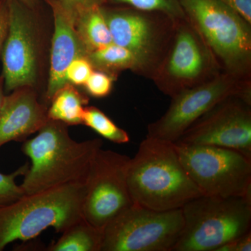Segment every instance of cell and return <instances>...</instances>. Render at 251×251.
<instances>
[{"label":"cell","instance_id":"6da1fadb","mask_svg":"<svg viewBox=\"0 0 251 251\" xmlns=\"http://www.w3.org/2000/svg\"><path fill=\"white\" fill-rule=\"evenodd\" d=\"M102 147L99 138L75 141L67 125L49 119L34 138L23 143V152L30 158L31 166L21 186L25 195H30L63 185L85 183Z\"/></svg>","mask_w":251,"mask_h":251},{"label":"cell","instance_id":"7a4b0ae2","mask_svg":"<svg viewBox=\"0 0 251 251\" xmlns=\"http://www.w3.org/2000/svg\"><path fill=\"white\" fill-rule=\"evenodd\" d=\"M133 204L157 211L181 209L202 196L181 164L174 143L147 137L127 173Z\"/></svg>","mask_w":251,"mask_h":251},{"label":"cell","instance_id":"3957f363","mask_svg":"<svg viewBox=\"0 0 251 251\" xmlns=\"http://www.w3.org/2000/svg\"><path fill=\"white\" fill-rule=\"evenodd\" d=\"M85 183L63 185L0 206V251L16 240H30L49 227L62 233L82 219Z\"/></svg>","mask_w":251,"mask_h":251},{"label":"cell","instance_id":"277c9868","mask_svg":"<svg viewBox=\"0 0 251 251\" xmlns=\"http://www.w3.org/2000/svg\"><path fill=\"white\" fill-rule=\"evenodd\" d=\"M180 4L222 72L251 80V24L219 0H180Z\"/></svg>","mask_w":251,"mask_h":251},{"label":"cell","instance_id":"5b68a950","mask_svg":"<svg viewBox=\"0 0 251 251\" xmlns=\"http://www.w3.org/2000/svg\"><path fill=\"white\" fill-rule=\"evenodd\" d=\"M184 228L173 251H216L251 230V197L202 196L182 208Z\"/></svg>","mask_w":251,"mask_h":251},{"label":"cell","instance_id":"8992f818","mask_svg":"<svg viewBox=\"0 0 251 251\" xmlns=\"http://www.w3.org/2000/svg\"><path fill=\"white\" fill-rule=\"evenodd\" d=\"M112 43L134 54L138 75L151 80L164 57L176 20L158 11L102 5Z\"/></svg>","mask_w":251,"mask_h":251},{"label":"cell","instance_id":"52a82bcc","mask_svg":"<svg viewBox=\"0 0 251 251\" xmlns=\"http://www.w3.org/2000/svg\"><path fill=\"white\" fill-rule=\"evenodd\" d=\"M224 73L209 46L186 17L176 20L164 57L151 80L172 97Z\"/></svg>","mask_w":251,"mask_h":251},{"label":"cell","instance_id":"ba28073f","mask_svg":"<svg viewBox=\"0 0 251 251\" xmlns=\"http://www.w3.org/2000/svg\"><path fill=\"white\" fill-rule=\"evenodd\" d=\"M174 143L185 171L202 195L251 197V158L232 149Z\"/></svg>","mask_w":251,"mask_h":251},{"label":"cell","instance_id":"9c48e42d","mask_svg":"<svg viewBox=\"0 0 251 251\" xmlns=\"http://www.w3.org/2000/svg\"><path fill=\"white\" fill-rule=\"evenodd\" d=\"M184 225L181 209L157 211L133 204L105 226L101 251H173Z\"/></svg>","mask_w":251,"mask_h":251},{"label":"cell","instance_id":"30bf717a","mask_svg":"<svg viewBox=\"0 0 251 251\" xmlns=\"http://www.w3.org/2000/svg\"><path fill=\"white\" fill-rule=\"evenodd\" d=\"M251 96V80L221 73L171 98L163 116L148 126L147 137L175 143L185 130L220 101L232 95Z\"/></svg>","mask_w":251,"mask_h":251},{"label":"cell","instance_id":"8fae6325","mask_svg":"<svg viewBox=\"0 0 251 251\" xmlns=\"http://www.w3.org/2000/svg\"><path fill=\"white\" fill-rule=\"evenodd\" d=\"M129 157L100 148L85 181L82 218L103 229L112 219L133 204L127 173Z\"/></svg>","mask_w":251,"mask_h":251},{"label":"cell","instance_id":"7c38bea8","mask_svg":"<svg viewBox=\"0 0 251 251\" xmlns=\"http://www.w3.org/2000/svg\"><path fill=\"white\" fill-rule=\"evenodd\" d=\"M175 143L232 149L251 158V96L236 94L224 99Z\"/></svg>","mask_w":251,"mask_h":251},{"label":"cell","instance_id":"4fadbf2b","mask_svg":"<svg viewBox=\"0 0 251 251\" xmlns=\"http://www.w3.org/2000/svg\"><path fill=\"white\" fill-rule=\"evenodd\" d=\"M9 27L1 50L4 90L34 87L37 78L38 40L32 11L19 0H6Z\"/></svg>","mask_w":251,"mask_h":251},{"label":"cell","instance_id":"5bb4252c","mask_svg":"<svg viewBox=\"0 0 251 251\" xmlns=\"http://www.w3.org/2000/svg\"><path fill=\"white\" fill-rule=\"evenodd\" d=\"M45 105L39 103L34 87H23L5 96L0 110V147L25 141L48 121Z\"/></svg>","mask_w":251,"mask_h":251},{"label":"cell","instance_id":"9a60e30c","mask_svg":"<svg viewBox=\"0 0 251 251\" xmlns=\"http://www.w3.org/2000/svg\"><path fill=\"white\" fill-rule=\"evenodd\" d=\"M54 18V33L51 45L49 83L46 99L68 83L66 72L74 59L87 57L88 52L80 39L74 18L55 3L47 1Z\"/></svg>","mask_w":251,"mask_h":251},{"label":"cell","instance_id":"2e32d148","mask_svg":"<svg viewBox=\"0 0 251 251\" xmlns=\"http://www.w3.org/2000/svg\"><path fill=\"white\" fill-rule=\"evenodd\" d=\"M102 5L96 4L85 8L79 11L74 18L77 34L88 53L112 43L111 33L104 16Z\"/></svg>","mask_w":251,"mask_h":251},{"label":"cell","instance_id":"e0dca14e","mask_svg":"<svg viewBox=\"0 0 251 251\" xmlns=\"http://www.w3.org/2000/svg\"><path fill=\"white\" fill-rule=\"evenodd\" d=\"M87 103L88 98L68 82L52 96L47 110L48 118L67 126L82 125Z\"/></svg>","mask_w":251,"mask_h":251},{"label":"cell","instance_id":"ac0fdd59","mask_svg":"<svg viewBox=\"0 0 251 251\" xmlns=\"http://www.w3.org/2000/svg\"><path fill=\"white\" fill-rule=\"evenodd\" d=\"M103 229L98 228L83 218L69 226L62 237L51 244L49 251H101Z\"/></svg>","mask_w":251,"mask_h":251},{"label":"cell","instance_id":"d6986e66","mask_svg":"<svg viewBox=\"0 0 251 251\" xmlns=\"http://www.w3.org/2000/svg\"><path fill=\"white\" fill-rule=\"evenodd\" d=\"M87 57L95 70L106 73L115 78L123 71L138 73V63L134 54L114 43L89 52Z\"/></svg>","mask_w":251,"mask_h":251},{"label":"cell","instance_id":"ffe728a7","mask_svg":"<svg viewBox=\"0 0 251 251\" xmlns=\"http://www.w3.org/2000/svg\"><path fill=\"white\" fill-rule=\"evenodd\" d=\"M82 125L90 127L100 136L112 143L125 144L129 142L130 137L128 133L115 125L97 107H85Z\"/></svg>","mask_w":251,"mask_h":251},{"label":"cell","instance_id":"44dd1931","mask_svg":"<svg viewBox=\"0 0 251 251\" xmlns=\"http://www.w3.org/2000/svg\"><path fill=\"white\" fill-rule=\"evenodd\" d=\"M103 4L123 6L145 11H158L174 19L185 18L180 0H103Z\"/></svg>","mask_w":251,"mask_h":251},{"label":"cell","instance_id":"7402d4cb","mask_svg":"<svg viewBox=\"0 0 251 251\" xmlns=\"http://www.w3.org/2000/svg\"><path fill=\"white\" fill-rule=\"evenodd\" d=\"M29 167L26 163L11 174L0 173V206L14 202L25 196L21 185L16 184V179L18 176L25 175Z\"/></svg>","mask_w":251,"mask_h":251},{"label":"cell","instance_id":"603a6c76","mask_svg":"<svg viewBox=\"0 0 251 251\" xmlns=\"http://www.w3.org/2000/svg\"><path fill=\"white\" fill-rule=\"evenodd\" d=\"M115 79L106 73L94 69L84 86L91 97L104 98L112 92Z\"/></svg>","mask_w":251,"mask_h":251},{"label":"cell","instance_id":"cb8c5ba5","mask_svg":"<svg viewBox=\"0 0 251 251\" xmlns=\"http://www.w3.org/2000/svg\"><path fill=\"white\" fill-rule=\"evenodd\" d=\"M94 70L92 63L86 56L74 59L66 72L67 82L73 85H85Z\"/></svg>","mask_w":251,"mask_h":251},{"label":"cell","instance_id":"d4e9b609","mask_svg":"<svg viewBox=\"0 0 251 251\" xmlns=\"http://www.w3.org/2000/svg\"><path fill=\"white\" fill-rule=\"evenodd\" d=\"M55 3L62 7L68 14L75 18L77 13L81 10L96 4H103V0H45Z\"/></svg>","mask_w":251,"mask_h":251},{"label":"cell","instance_id":"484cf974","mask_svg":"<svg viewBox=\"0 0 251 251\" xmlns=\"http://www.w3.org/2000/svg\"><path fill=\"white\" fill-rule=\"evenodd\" d=\"M251 231L234 238L229 242L221 246L216 251H251Z\"/></svg>","mask_w":251,"mask_h":251},{"label":"cell","instance_id":"4316f807","mask_svg":"<svg viewBox=\"0 0 251 251\" xmlns=\"http://www.w3.org/2000/svg\"><path fill=\"white\" fill-rule=\"evenodd\" d=\"M232 8L251 24V0H219Z\"/></svg>","mask_w":251,"mask_h":251},{"label":"cell","instance_id":"83f0119b","mask_svg":"<svg viewBox=\"0 0 251 251\" xmlns=\"http://www.w3.org/2000/svg\"><path fill=\"white\" fill-rule=\"evenodd\" d=\"M9 27V8L6 0H0V54Z\"/></svg>","mask_w":251,"mask_h":251},{"label":"cell","instance_id":"f1b7e54d","mask_svg":"<svg viewBox=\"0 0 251 251\" xmlns=\"http://www.w3.org/2000/svg\"><path fill=\"white\" fill-rule=\"evenodd\" d=\"M26 7L34 11L40 4L41 0H19Z\"/></svg>","mask_w":251,"mask_h":251},{"label":"cell","instance_id":"f546056e","mask_svg":"<svg viewBox=\"0 0 251 251\" xmlns=\"http://www.w3.org/2000/svg\"><path fill=\"white\" fill-rule=\"evenodd\" d=\"M4 89V78L1 75V76H0V110H1V106H2L3 103H4L5 98Z\"/></svg>","mask_w":251,"mask_h":251}]
</instances>
